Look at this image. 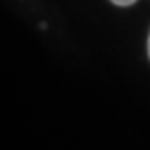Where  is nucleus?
Instances as JSON below:
<instances>
[{
    "mask_svg": "<svg viewBox=\"0 0 150 150\" xmlns=\"http://www.w3.org/2000/svg\"><path fill=\"white\" fill-rule=\"evenodd\" d=\"M112 4H116V6H121V7H127V6H132V4H136L137 0H110Z\"/></svg>",
    "mask_w": 150,
    "mask_h": 150,
    "instance_id": "obj_1",
    "label": "nucleus"
},
{
    "mask_svg": "<svg viewBox=\"0 0 150 150\" xmlns=\"http://www.w3.org/2000/svg\"><path fill=\"white\" fill-rule=\"evenodd\" d=\"M148 56H150V36H148Z\"/></svg>",
    "mask_w": 150,
    "mask_h": 150,
    "instance_id": "obj_2",
    "label": "nucleus"
}]
</instances>
